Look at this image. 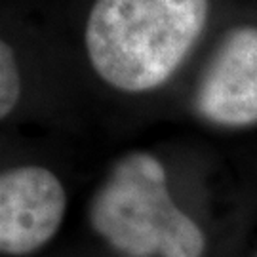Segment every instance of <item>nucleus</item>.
<instances>
[{
    "mask_svg": "<svg viewBox=\"0 0 257 257\" xmlns=\"http://www.w3.org/2000/svg\"><path fill=\"white\" fill-rule=\"evenodd\" d=\"M90 223L114 249L130 257H200V227L174 204L164 166L153 155L120 158L93 194Z\"/></svg>",
    "mask_w": 257,
    "mask_h": 257,
    "instance_id": "f03ea898",
    "label": "nucleus"
},
{
    "mask_svg": "<svg viewBox=\"0 0 257 257\" xmlns=\"http://www.w3.org/2000/svg\"><path fill=\"white\" fill-rule=\"evenodd\" d=\"M21 93L19 69L12 46L2 42L0 46V116L6 118L18 105Z\"/></svg>",
    "mask_w": 257,
    "mask_h": 257,
    "instance_id": "39448f33",
    "label": "nucleus"
},
{
    "mask_svg": "<svg viewBox=\"0 0 257 257\" xmlns=\"http://www.w3.org/2000/svg\"><path fill=\"white\" fill-rule=\"evenodd\" d=\"M194 107L208 122L242 128L257 122V27L232 29L202 74Z\"/></svg>",
    "mask_w": 257,
    "mask_h": 257,
    "instance_id": "20e7f679",
    "label": "nucleus"
},
{
    "mask_svg": "<svg viewBox=\"0 0 257 257\" xmlns=\"http://www.w3.org/2000/svg\"><path fill=\"white\" fill-rule=\"evenodd\" d=\"M67 210L61 181L40 166H19L0 177V251L29 255L55 236Z\"/></svg>",
    "mask_w": 257,
    "mask_h": 257,
    "instance_id": "7ed1b4c3",
    "label": "nucleus"
},
{
    "mask_svg": "<svg viewBox=\"0 0 257 257\" xmlns=\"http://www.w3.org/2000/svg\"><path fill=\"white\" fill-rule=\"evenodd\" d=\"M206 23L208 0H95L86 50L109 86L149 92L179 69Z\"/></svg>",
    "mask_w": 257,
    "mask_h": 257,
    "instance_id": "f257e3e1",
    "label": "nucleus"
}]
</instances>
